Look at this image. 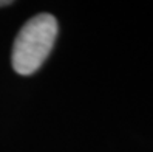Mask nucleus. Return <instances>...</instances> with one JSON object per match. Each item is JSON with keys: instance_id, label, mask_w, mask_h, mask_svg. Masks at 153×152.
<instances>
[{"instance_id": "nucleus-1", "label": "nucleus", "mask_w": 153, "mask_h": 152, "mask_svg": "<svg viewBox=\"0 0 153 152\" xmlns=\"http://www.w3.org/2000/svg\"><path fill=\"white\" fill-rule=\"evenodd\" d=\"M57 36V20L51 14H39L26 22L13 45V67L19 75L37 71L48 58Z\"/></svg>"}, {"instance_id": "nucleus-2", "label": "nucleus", "mask_w": 153, "mask_h": 152, "mask_svg": "<svg viewBox=\"0 0 153 152\" xmlns=\"http://www.w3.org/2000/svg\"><path fill=\"white\" fill-rule=\"evenodd\" d=\"M13 2L11 0H0V6H5V5H11Z\"/></svg>"}]
</instances>
